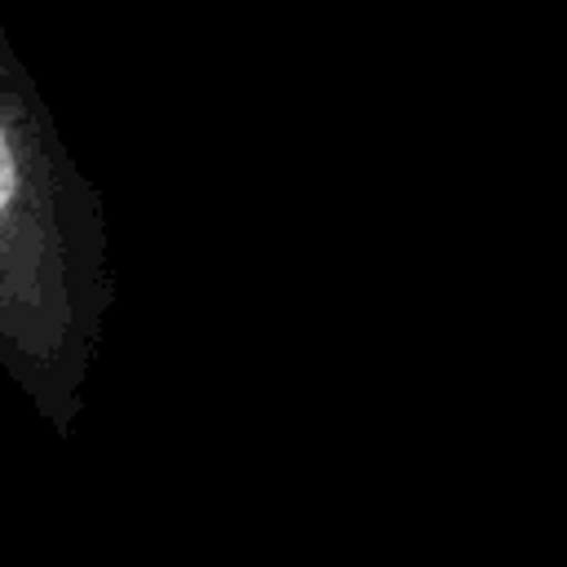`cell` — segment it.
<instances>
[{
  "label": "cell",
  "instance_id": "6da1fadb",
  "mask_svg": "<svg viewBox=\"0 0 567 567\" xmlns=\"http://www.w3.org/2000/svg\"><path fill=\"white\" fill-rule=\"evenodd\" d=\"M22 75L0 80V252L18 248V235L35 226L40 186H44V155L27 128V106L18 102ZM4 301V279H0Z\"/></svg>",
  "mask_w": 567,
  "mask_h": 567
}]
</instances>
